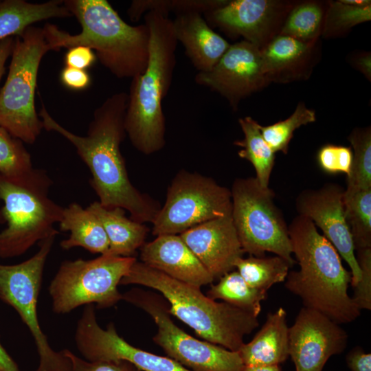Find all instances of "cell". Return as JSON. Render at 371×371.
I'll list each match as a JSON object with an SVG mask.
<instances>
[{
  "instance_id": "obj_1",
  "label": "cell",
  "mask_w": 371,
  "mask_h": 371,
  "mask_svg": "<svg viewBox=\"0 0 371 371\" xmlns=\"http://www.w3.org/2000/svg\"><path fill=\"white\" fill-rule=\"evenodd\" d=\"M128 93H115L108 97L93 112L87 135H76L61 126L43 105L38 116L43 128L55 131L76 149L89 168L90 185L104 207H120L131 218L153 223L161 205L150 196L140 192L128 176L120 145L126 136L124 118Z\"/></svg>"
},
{
  "instance_id": "obj_2",
  "label": "cell",
  "mask_w": 371,
  "mask_h": 371,
  "mask_svg": "<svg viewBox=\"0 0 371 371\" xmlns=\"http://www.w3.org/2000/svg\"><path fill=\"white\" fill-rule=\"evenodd\" d=\"M298 271H289L284 286L304 306L326 315L339 324L357 319L361 310L348 294L351 273L333 245L309 218L298 215L288 225Z\"/></svg>"
},
{
  "instance_id": "obj_3",
  "label": "cell",
  "mask_w": 371,
  "mask_h": 371,
  "mask_svg": "<svg viewBox=\"0 0 371 371\" xmlns=\"http://www.w3.org/2000/svg\"><path fill=\"white\" fill-rule=\"evenodd\" d=\"M64 3L81 26L71 34L54 24L43 29L51 49L82 45L95 52L100 63L117 78H133L147 66L150 33L147 25L126 23L106 0H65Z\"/></svg>"
},
{
  "instance_id": "obj_4",
  "label": "cell",
  "mask_w": 371,
  "mask_h": 371,
  "mask_svg": "<svg viewBox=\"0 0 371 371\" xmlns=\"http://www.w3.org/2000/svg\"><path fill=\"white\" fill-rule=\"evenodd\" d=\"M144 23L150 33L148 60L145 71L131 78L124 126L134 148L149 155L166 144L161 103L172 80L178 41L168 15L148 12Z\"/></svg>"
},
{
  "instance_id": "obj_5",
  "label": "cell",
  "mask_w": 371,
  "mask_h": 371,
  "mask_svg": "<svg viewBox=\"0 0 371 371\" xmlns=\"http://www.w3.org/2000/svg\"><path fill=\"white\" fill-rule=\"evenodd\" d=\"M120 284H138L155 289L170 304L168 311L206 341L239 351L245 336L258 325V317L225 302L205 295L199 287L177 280L137 260Z\"/></svg>"
},
{
  "instance_id": "obj_6",
  "label": "cell",
  "mask_w": 371,
  "mask_h": 371,
  "mask_svg": "<svg viewBox=\"0 0 371 371\" xmlns=\"http://www.w3.org/2000/svg\"><path fill=\"white\" fill-rule=\"evenodd\" d=\"M52 180L45 170L31 168L15 177L0 174V212L7 227L0 232V256L21 255L36 243L58 234L54 225L64 207L49 196Z\"/></svg>"
},
{
  "instance_id": "obj_7",
  "label": "cell",
  "mask_w": 371,
  "mask_h": 371,
  "mask_svg": "<svg viewBox=\"0 0 371 371\" xmlns=\"http://www.w3.org/2000/svg\"><path fill=\"white\" fill-rule=\"evenodd\" d=\"M50 50L41 27L29 26L15 36L8 74L0 90V126L27 144L35 142L43 128L34 97L41 60Z\"/></svg>"
},
{
  "instance_id": "obj_8",
  "label": "cell",
  "mask_w": 371,
  "mask_h": 371,
  "mask_svg": "<svg viewBox=\"0 0 371 371\" xmlns=\"http://www.w3.org/2000/svg\"><path fill=\"white\" fill-rule=\"evenodd\" d=\"M230 191L232 218L244 252L256 257L271 252L293 267L288 225L273 201V190L247 177L236 179Z\"/></svg>"
},
{
  "instance_id": "obj_9",
  "label": "cell",
  "mask_w": 371,
  "mask_h": 371,
  "mask_svg": "<svg viewBox=\"0 0 371 371\" xmlns=\"http://www.w3.org/2000/svg\"><path fill=\"white\" fill-rule=\"evenodd\" d=\"M135 261L133 256L102 254L63 262L49 288L54 312L65 314L93 303L100 308L113 306L122 300L117 286Z\"/></svg>"
},
{
  "instance_id": "obj_10",
  "label": "cell",
  "mask_w": 371,
  "mask_h": 371,
  "mask_svg": "<svg viewBox=\"0 0 371 371\" xmlns=\"http://www.w3.org/2000/svg\"><path fill=\"white\" fill-rule=\"evenodd\" d=\"M230 189L196 172L181 170L168 186L165 203L153 222L157 236L181 234L205 222L232 215Z\"/></svg>"
},
{
  "instance_id": "obj_11",
  "label": "cell",
  "mask_w": 371,
  "mask_h": 371,
  "mask_svg": "<svg viewBox=\"0 0 371 371\" xmlns=\"http://www.w3.org/2000/svg\"><path fill=\"white\" fill-rule=\"evenodd\" d=\"M122 300L143 309L153 319L157 332L153 341L168 357L192 371H242L244 364L238 351L200 341L174 324L168 305L155 293L133 289Z\"/></svg>"
},
{
  "instance_id": "obj_12",
  "label": "cell",
  "mask_w": 371,
  "mask_h": 371,
  "mask_svg": "<svg viewBox=\"0 0 371 371\" xmlns=\"http://www.w3.org/2000/svg\"><path fill=\"white\" fill-rule=\"evenodd\" d=\"M56 236L38 243L39 249L19 264H0V297L18 312L35 341L39 355L36 371H71V363L63 350H54L39 326L36 304L47 258Z\"/></svg>"
},
{
  "instance_id": "obj_13",
  "label": "cell",
  "mask_w": 371,
  "mask_h": 371,
  "mask_svg": "<svg viewBox=\"0 0 371 371\" xmlns=\"http://www.w3.org/2000/svg\"><path fill=\"white\" fill-rule=\"evenodd\" d=\"M74 338L79 352L88 361H124L140 371H192L169 357L128 344L118 335L112 323L106 329L101 328L92 304L84 308Z\"/></svg>"
},
{
  "instance_id": "obj_14",
  "label": "cell",
  "mask_w": 371,
  "mask_h": 371,
  "mask_svg": "<svg viewBox=\"0 0 371 371\" xmlns=\"http://www.w3.org/2000/svg\"><path fill=\"white\" fill-rule=\"evenodd\" d=\"M348 337L340 324L303 306L289 328V357L295 371H322L332 356L344 351Z\"/></svg>"
},
{
  "instance_id": "obj_15",
  "label": "cell",
  "mask_w": 371,
  "mask_h": 371,
  "mask_svg": "<svg viewBox=\"0 0 371 371\" xmlns=\"http://www.w3.org/2000/svg\"><path fill=\"white\" fill-rule=\"evenodd\" d=\"M194 81L221 94L234 109L269 82L260 49L245 40L230 45L216 65L209 71L198 72Z\"/></svg>"
},
{
  "instance_id": "obj_16",
  "label": "cell",
  "mask_w": 371,
  "mask_h": 371,
  "mask_svg": "<svg viewBox=\"0 0 371 371\" xmlns=\"http://www.w3.org/2000/svg\"><path fill=\"white\" fill-rule=\"evenodd\" d=\"M344 192L343 187L331 183L319 189L305 190L297 196L295 207L298 215L309 218L321 229L323 236L348 263L351 273L350 285L354 287L360 280L361 270L346 220Z\"/></svg>"
},
{
  "instance_id": "obj_17",
  "label": "cell",
  "mask_w": 371,
  "mask_h": 371,
  "mask_svg": "<svg viewBox=\"0 0 371 371\" xmlns=\"http://www.w3.org/2000/svg\"><path fill=\"white\" fill-rule=\"evenodd\" d=\"M280 1L271 0L227 1L223 5L203 14L212 27L215 26L262 49L273 38L282 10Z\"/></svg>"
},
{
  "instance_id": "obj_18",
  "label": "cell",
  "mask_w": 371,
  "mask_h": 371,
  "mask_svg": "<svg viewBox=\"0 0 371 371\" xmlns=\"http://www.w3.org/2000/svg\"><path fill=\"white\" fill-rule=\"evenodd\" d=\"M179 236L214 280L232 271L245 253L232 215L205 222Z\"/></svg>"
},
{
  "instance_id": "obj_19",
  "label": "cell",
  "mask_w": 371,
  "mask_h": 371,
  "mask_svg": "<svg viewBox=\"0 0 371 371\" xmlns=\"http://www.w3.org/2000/svg\"><path fill=\"white\" fill-rule=\"evenodd\" d=\"M141 262L182 282L201 288L214 280L179 234H165L141 247Z\"/></svg>"
},
{
  "instance_id": "obj_20",
  "label": "cell",
  "mask_w": 371,
  "mask_h": 371,
  "mask_svg": "<svg viewBox=\"0 0 371 371\" xmlns=\"http://www.w3.org/2000/svg\"><path fill=\"white\" fill-rule=\"evenodd\" d=\"M172 21L177 41L198 72L211 70L230 46L207 24L202 14H180Z\"/></svg>"
},
{
  "instance_id": "obj_21",
  "label": "cell",
  "mask_w": 371,
  "mask_h": 371,
  "mask_svg": "<svg viewBox=\"0 0 371 371\" xmlns=\"http://www.w3.org/2000/svg\"><path fill=\"white\" fill-rule=\"evenodd\" d=\"M289 328L282 307L269 313L261 328L238 351L244 366H280L289 357Z\"/></svg>"
},
{
  "instance_id": "obj_22",
  "label": "cell",
  "mask_w": 371,
  "mask_h": 371,
  "mask_svg": "<svg viewBox=\"0 0 371 371\" xmlns=\"http://www.w3.org/2000/svg\"><path fill=\"white\" fill-rule=\"evenodd\" d=\"M87 208L98 218L105 230L109 243L105 254L130 257L144 244L148 228L144 223L128 218L124 209H109L99 201L91 203Z\"/></svg>"
},
{
  "instance_id": "obj_23",
  "label": "cell",
  "mask_w": 371,
  "mask_h": 371,
  "mask_svg": "<svg viewBox=\"0 0 371 371\" xmlns=\"http://www.w3.org/2000/svg\"><path fill=\"white\" fill-rule=\"evenodd\" d=\"M60 229L69 232V237L60 242V247L69 249L81 247L93 254H105L109 247V239L98 218L87 208L76 203L64 207L59 222Z\"/></svg>"
},
{
  "instance_id": "obj_24",
  "label": "cell",
  "mask_w": 371,
  "mask_h": 371,
  "mask_svg": "<svg viewBox=\"0 0 371 371\" xmlns=\"http://www.w3.org/2000/svg\"><path fill=\"white\" fill-rule=\"evenodd\" d=\"M313 47V41H303L281 34L275 36L260 49L268 81L286 80L295 76L297 69L308 60Z\"/></svg>"
},
{
  "instance_id": "obj_25",
  "label": "cell",
  "mask_w": 371,
  "mask_h": 371,
  "mask_svg": "<svg viewBox=\"0 0 371 371\" xmlns=\"http://www.w3.org/2000/svg\"><path fill=\"white\" fill-rule=\"evenodd\" d=\"M71 16L64 1L39 3L24 0L0 1V41L21 35L27 27L36 22Z\"/></svg>"
},
{
  "instance_id": "obj_26",
  "label": "cell",
  "mask_w": 371,
  "mask_h": 371,
  "mask_svg": "<svg viewBox=\"0 0 371 371\" xmlns=\"http://www.w3.org/2000/svg\"><path fill=\"white\" fill-rule=\"evenodd\" d=\"M239 125L244 138L236 140L234 144L241 149L238 156L249 161L256 170V179L260 185L268 188L275 164L276 153L262 136L260 124L249 116L239 118Z\"/></svg>"
},
{
  "instance_id": "obj_27",
  "label": "cell",
  "mask_w": 371,
  "mask_h": 371,
  "mask_svg": "<svg viewBox=\"0 0 371 371\" xmlns=\"http://www.w3.org/2000/svg\"><path fill=\"white\" fill-rule=\"evenodd\" d=\"M210 299L223 302L258 317L261 311V302L267 297V292L250 286L238 271H230L211 286L207 292Z\"/></svg>"
},
{
  "instance_id": "obj_28",
  "label": "cell",
  "mask_w": 371,
  "mask_h": 371,
  "mask_svg": "<svg viewBox=\"0 0 371 371\" xmlns=\"http://www.w3.org/2000/svg\"><path fill=\"white\" fill-rule=\"evenodd\" d=\"M291 267L286 260L276 255L242 257L235 263L237 271L250 286L267 292L275 284L285 281Z\"/></svg>"
},
{
  "instance_id": "obj_29",
  "label": "cell",
  "mask_w": 371,
  "mask_h": 371,
  "mask_svg": "<svg viewBox=\"0 0 371 371\" xmlns=\"http://www.w3.org/2000/svg\"><path fill=\"white\" fill-rule=\"evenodd\" d=\"M344 205L355 251L371 248V188L344 192Z\"/></svg>"
},
{
  "instance_id": "obj_30",
  "label": "cell",
  "mask_w": 371,
  "mask_h": 371,
  "mask_svg": "<svg viewBox=\"0 0 371 371\" xmlns=\"http://www.w3.org/2000/svg\"><path fill=\"white\" fill-rule=\"evenodd\" d=\"M353 148L352 167L347 177L346 193L371 188L370 127L354 129L348 137Z\"/></svg>"
},
{
  "instance_id": "obj_31",
  "label": "cell",
  "mask_w": 371,
  "mask_h": 371,
  "mask_svg": "<svg viewBox=\"0 0 371 371\" xmlns=\"http://www.w3.org/2000/svg\"><path fill=\"white\" fill-rule=\"evenodd\" d=\"M223 0H135L128 9V15L132 21L137 22L142 15L150 11H157L168 15L198 12L205 14L226 3Z\"/></svg>"
},
{
  "instance_id": "obj_32",
  "label": "cell",
  "mask_w": 371,
  "mask_h": 371,
  "mask_svg": "<svg viewBox=\"0 0 371 371\" xmlns=\"http://www.w3.org/2000/svg\"><path fill=\"white\" fill-rule=\"evenodd\" d=\"M323 17V9L319 3H301L291 11L280 34L303 41H314L322 29Z\"/></svg>"
},
{
  "instance_id": "obj_33",
  "label": "cell",
  "mask_w": 371,
  "mask_h": 371,
  "mask_svg": "<svg viewBox=\"0 0 371 371\" xmlns=\"http://www.w3.org/2000/svg\"><path fill=\"white\" fill-rule=\"evenodd\" d=\"M315 111L301 102L288 118L267 126L260 125V130L275 153L281 151L286 154L294 131L301 126L315 122Z\"/></svg>"
},
{
  "instance_id": "obj_34",
  "label": "cell",
  "mask_w": 371,
  "mask_h": 371,
  "mask_svg": "<svg viewBox=\"0 0 371 371\" xmlns=\"http://www.w3.org/2000/svg\"><path fill=\"white\" fill-rule=\"evenodd\" d=\"M23 143L0 126V174L15 177L33 168L31 155Z\"/></svg>"
},
{
  "instance_id": "obj_35",
  "label": "cell",
  "mask_w": 371,
  "mask_h": 371,
  "mask_svg": "<svg viewBox=\"0 0 371 371\" xmlns=\"http://www.w3.org/2000/svg\"><path fill=\"white\" fill-rule=\"evenodd\" d=\"M370 19L371 4L353 5L341 1L331 2L326 17L324 30L329 34L346 31Z\"/></svg>"
},
{
  "instance_id": "obj_36",
  "label": "cell",
  "mask_w": 371,
  "mask_h": 371,
  "mask_svg": "<svg viewBox=\"0 0 371 371\" xmlns=\"http://www.w3.org/2000/svg\"><path fill=\"white\" fill-rule=\"evenodd\" d=\"M353 153L350 147L328 144L318 150L317 160L320 168L328 174L350 172Z\"/></svg>"
},
{
  "instance_id": "obj_37",
  "label": "cell",
  "mask_w": 371,
  "mask_h": 371,
  "mask_svg": "<svg viewBox=\"0 0 371 371\" xmlns=\"http://www.w3.org/2000/svg\"><path fill=\"white\" fill-rule=\"evenodd\" d=\"M356 258L361 270V278L353 287L352 298L361 310L371 309V248L356 250Z\"/></svg>"
},
{
  "instance_id": "obj_38",
  "label": "cell",
  "mask_w": 371,
  "mask_h": 371,
  "mask_svg": "<svg viewBox=\"0 0 371 371\" xmlns=\"http://www.w3.org/2000/svg\"><path fill=\"white\" fill-rule=\"evenodd\" d=\"M71 363V371H140L124 361H88L69 350H63Z\"/></svg>"
},
{
  "instance_id": "obj_39",
  "label": "cell",
  "mask_w": 371,
  "mask_h": 371,
  "mask_svg": "<svg viewBox=\"0 0 371 371\" xmlns=\"http://www.w3.org/2000/svg\"><path fill=\"white\" fill-rule=\"evenodd\" d=\"M96 58L91 48L78 45L68 49L64 61L67 67L86 70L92 66Z\"/></svg>"
},
{
  "instance_id": "obj_40",
  "label": "cell",
  "mask_w": 371,
  "mask_h": 371,
  "mask_svg": "<svg viewBox=\"0 0 371 371\" xmlns=\"http://www.w3.org/2000/svg\"><path fill=\"white\" fill-rule=\"evenodd\" d=\"M60 81L66 87L81 91L87 89L91 84V77L84 69L65 66L61 71Z\"/></svg>"
},
{
  "instance_id": "obj_41",
  "label": "cell",
  "mask_w": 371,
  "mask_h": 371,
  "mask_svg": "<svg viewBox=\"0 0 371 371\" xmlns=\"http://www.w3.org/2000/svg\"><path fill=\"white\" fill-rule=\"evenodd\" d=\"M346 362L351 371H371V354L366 352L360 346L348 352Z\"/></svg>"
},
{
  "instance_id": "obj_42",
  "label": "cell",
  "mask_w": 371,
  "mask_h": 371,
  "mask_svg": "<svg viewBox=\"0 0 371 371\" xmlns=\"http://www.w3.org/2000/svg\"><path fill=\"white\" fill-rule=\"evenodd\" d=\"M14 43V37H8L0 41V81L5 72V63L12 55Z\"/></svg>"
},
{
  "instance_id": "obj_43",
  "label": "cell",
  "mask_w": 371,
  "mask_h": 371,
  "mask_svg": "<svg viewBox=\"0 0 371 371\" xmlns=\"http://www.w3.org/2000/svg\"><path fill=\"white\" fill-rule=\"evenodd\" d=\"M0 371H19L17 365L0 344Z\"/></svg>"
},
{
  "instance_id": "obj_44",
  "label": "cell",
  "mask_w": 371,
  "mask_h": 371,
  "mask_svg": "<svg viewBox=\"0 0 371 371\" xmlns=\"http://www.w3.org/2000/svg\"><path fill=\"white\" fill-rule=\"evenodd\" d=\"M370 54H363L359 57L356 60V65L357 69H359L366 76L370 79L371 74V62H370Z\"/></svg>"
},
{
  "instance_id": "obj_45",
  "label": "cell",
  "mask_w": 371,
  "mask_h": 371,
  "mask_svg": "<svg viewBox=\"0 0 371 371\" xmlns=\"http://www.w3.org/2000/svg\"><path fill=\"white\" fill-rule=\"evenodd\" d=\"M242 371H282L279 365L244 366Z\"/></svg>"
},
{
  "instance_id": "obj_46",
  "label": "cell",
  "mask_w": 371,
  "mask_h": 371,
  "mask_svg": "<svg viewBox=\"0 0 371 371\" xmlns=\"http://www.w3.org/2000/svg\"><path fill=\"white\" fill-rule=\"evenodd\" d=\"M341 1L353 5H367L370 4V1L367 0H341Z\"/></svg>"
}]
</instances>
